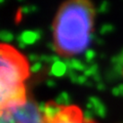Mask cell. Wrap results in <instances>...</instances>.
I'll use <instances>...</instances> for the list:
<instances>
[{"label": "cell", "mask_w": 123, "mask_h": 123, "mask_svg": "<svg viewBox=\"0 0 123 123\" xmlns=\"http://www.w3.org/2000/svg\"><path fill=\"white\" fill-rule=\"evenodd\" d=\"M44 123H98L86 118L82 110L73 105H60L55 102L46 103L42 107Z\"/></svg>", "instance_id": "3957f363"}, {"label": "cell", "mask_w": 123, "mask_h": 123, "mask_svg": "<svg viewBox=\"0 0 123 123\" xmlns=\"http://www.w3.org/2000/svg\"><path fill=\"white\" fill-rule=\"evenodd\" d=\"M0 123H44L42 107L29 98L23 105L1 110Z\"/></svg>", "instance_id": "277c9868"}, {"label": "cell", "mask_w": 123, "mask_h": 123, "mask_svg": "<svg viewBox=\"0 0 123 123\" xmlns=\"http://www.w3.org/2000/svg\"><path fill=\"white\" fill-rule=\"evenodd\" d=\"M97 18L92 0H65L57 7L51 23L52 46L63 59H73L90 44Z\"/></svg>", "instance_id": "6da1fadb"}, {"label": "cell", "mask_w": 123, "mask_h": 123, "mask_svg": "<svg viewBox=\"0 0 123 123\" xmlns=\"http://www.w3.org/2000/svg\"><path fill=\"white\" fill-rule=\"evenodd\" d=\"M30 76L27 56L12 44L0 46V109L20 106L28 102L26 82Z\"/></svg>", "instance_id": "7a4b0ae2"}]
</instances>
